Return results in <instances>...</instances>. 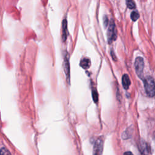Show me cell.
<instances>
[{
    "label": "cell",
    "instance_id": "8",
    "mask_svg": "<svg viewBox=\"0 0 155 155\" xmlns=\"http://www.w3.org/2000/svg\"><path fill=\"white\" fill-rule=\"evenodd\" d=\"M62 38L63 41H65L67 37V22L66 19H64L62 21Z\"/></svg>",
    "mask_w": 155,
    "mask_h": 155
},
{
    "label": "cell",
    "instance_id": "10",
    "mask_svg": "<svg viewBox=\"0 0 155 155\" xmlns=\"http://www.w3.org/2000/svg\"><path fill=\"white\" fill-rule=\"evenodd\" d=\"M126 4L130 9H134L136 8V4L133 0H127Z\"/></svg>",
    "mask_w": 155,
    "mask_h": 155
},
{
    "label": "cell",
    "instance_id": "14",
    "mask_svg": "<svg viewBox=\"0 0 155 155\" xmlns=\"http://www.w3.org/2000/svg\"><path fill=\"white\" fill-rule=\"evenodd\" d=\"M108 18L107 16H104V27H107V26L108 25Z\"/></svg>",
    "mask_w": 155,
    "mask_h": 155
},
{
    "label": "cell",
    "instance_id": "3",
    "mask_svg": "<svg viewBox=\"0 0 155 155\" xmlns=\"http://www.w3.org/2000/svg\"><path fill=\"white\" fill-rule=\"evenodd\" d=\"M107 37L109 42L114 41L116 39V26L113 20H111L109 24V26L107 31Z\"/></svg>",
    "mask_w": 155,
    "mask_h": 155
},
{
    "label": "cell",
    "instance_id": "5",
    "mask_svg": "<svg viewBox=\"0 0 155 155\" xmlns=\"http://www.w3.org/2000/svg\"><path fill=\"white\" fill-rule=\"evenodd\" d=\"M139 150L142 155H149L150 153V147L144 140H141L139 143Z\"/></svg>",
    "mask_w": 155,
    "mask_h": 155
},
{
    "label": "cell",
    "instance_id": "2",
    "mask_svg": "<svg viewBox=\"0 0 155 155\" xmlns=\"http://www.w3.org/2000/svg\"><path fill=\"white\" fill-rule=\"evenodd\" d=\"M134 68L136 73L138 77L143 80V68H144V61L142 57H137L134 62Z\"/></svg>",
    "mask_w": 155,
    "mask_h": 155
},
{
    "label": "cell",
    "instance_id": "7",
    "mask_svg": "<svg viewBox=\"0 0 155 155\" xmlns=\"http://www.w3.org/2000/svg\"><path fill=\"white\" fill-rule=\"evenodd\" d=\"M122 84L125 90H128L131 84L130 78L127 74H124L122 78Z\"/></svg>",
    "mask_w": 155,
    "mask_h": 155
},
{
    "label": "cell",
    "instance_id": "16",
    "mask_svg": "<svg viewBox=\"0 0 155 155\" xmlns=\"http://www.w3.org/2000/svg\"><path fill=\"white\" fill-rule=\"evenodd\" d=\"M153 139H154V141H155V132H154V134H153Z\"/></svg>",
    "mask_w": 155,
    "mask_h": 155
},
{
    "label": "cell",
    "instance_id": "15",
    "mask_svg": "<svg viewBox=\"0 0 155 155\" xmlns=\"http://www.w3.org/2000/svg\"><path fill=\"white\" fill-rule=\"evenodd\" d=\"M124 155H134L131 151H127L125 153H124Z\"/></svg>",
    "mask_w": 155,
    "mask_h": 155
},
{
    "label": "cell",
    "instance_id": "13",
    "mask_svg": "<svg viewBox=\"0 0 155 155\" xmlns=\"http://www.w3.org/2000/svg\"><path fill=\"white\" fill-rule=\"evenodd\" d=\"M92 97L94 102H97L98 101V95L96 91L93 90L92 92Z\"/></svg>",
    "mask_w": 155,
    "mask_h": 155
},
{
    "label": "cell",
    "instance_id": "6",
    "mask_svg": "<svg viewBox=\"0 0 155 155\" xmlns=\"http://www.w3.org/2000/svg\"><path fill=\"white\" fill-rule=\"evenodd\" d=\"M64 71L66 74L67 82H70V63H69V59H68V54H66L64 56Z\"/></svg>",
    "mask_w": 155,
    "mask_h": 155
},
{
    "label": "cell",
    "instance_id": "12",
    "mask_svg": "<svg viewBox=\"0 0 155 155\" xmlns=\"http://www.w3.org/2000/svg\"><path fill=\"white\" fill-rule=\"evenodd\" d=\"M0 155H12V154H11V153L8 151V150L6 148L2 147L1 149Z\"/></svg>",
    "mask_w": 155,
    "mask_h": 155
},
{
    "label": "cell",
    "instance_id": "9",
    "mask_svg": "<svg viewBox=\"0 0 155 155\" xmlns=\"http://www.w3.org/2000/svg\"><path fill=\"white\" fill-rule=\"evenodd\" d=\"M91 62L89 59L88 58H84L80 62V65L81 67H82L84 69H87L90 66Z\"/></svg>",
    "mask_w": 155,
    "mask_h": 155
},
{
    "label": "cell",
    "instance_id": "1",
    "mask_svg": "<svg viewBox=\"0 0 155 155\" xmlns=\"http://www.w3.org/2000/svg\"><path fill=\"white\" fill-rule=\"evenodd\" d=\"M144 88L147 94L149 97H153L155 96V82L150 76H146L143 80Z\"/></svg>",
    "mask_w": 155,
    "mask_h": 155
},
{
    "label": "cell",
    "instance_id": "4",
    "mask_svg": "<svg viewBox=\"0 0 155 155\" xmlns=\"http://www.w3.org/2000/svg\"><path fill=\"white\" fill-rule=\"evenodd\" d=\"M104 141L102 138L100 137L96 141L94 145V155H101L103 150Z\"/></svg>",
    "mask_w": 155,
    "mask_h": 155
},
{
    "label": "cell",
    "instance_id": "11",
    "mask_svg": "<svg viewBox=\"0 0 155 155\" xmlns=\"http://www.w3.org/2000/svg\"><path fill=\"white\" fill-rule=\"evenodd\" d=\"M130 18L132 19V21H136L139 18V13L137 11H133V12H132L131 13Z\"/></svg>",
    "mask_w": 155,
    "mask_h": 155
}]
</instances>
